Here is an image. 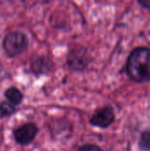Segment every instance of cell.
Instances as JSON below:
<instances>
[{
	"mask_svg": "<svg viewBox=\"0 0 150 151\" xmlns=\"http://www.w3.org/2000/svg\"><path fill=\"white\" fill-rule=\"evenodd\" d=\"M126 71L136 82L150 81V49L141 47L133 50L128 57Z\"/></svg>",
	"mask_w": 150,
	"mask_h": 151,
	"instance_id": "obj_1",
	"label": "cell"
},
{
	"mask_svg": "<svg viewBox=\"0 0 150 151\" xmlns=\"http://www.w3.org/2000/svg\"><path fill=\"white\" fill-rule=\"evenodd\" d=\"M29 41L26 34L21 31H12L6 34L2 46L9 58H16L23 54L28 48Z\"/></svg>",
	"mask_w": 150,
	"mask_h": 151,
	"instance_id": "obj_2",
	"label": "cell"
},
{
	"mask_svg": "<svg viewBox=\"0 0 150 151\" xmlns=\"http://www.w3.org/2000/svg\"><path fill=\"white\" fill-rule=\"evenodd\" d=\"M39 128L34 123H27L13 130L12 134L15 142L21 146L30 144L36 137Z\"/></svg>",
	"mask_w": 150,
	"mask_h": 151,
	"instance_id": "obj_3",
	"label": "cell"
},
{
	"mask_svg": "<svg viewBox=\"0 0 150 151\" xmlns=\"http://www.w3.org/2000/svg\"><path fill=\"white\" fill-rule=\"evenodd\" d=\"M88 63V56L87 50L82 47L73 48L70 50L67 58V64L69 67L75 71H81L85 69Z\"/></svg>",
	"mask_w": 150,
	"mask_h": 151,
	"instance_id": "obj_4",
	"label": "cell"
},
{
	"mask_svg": "<svg viewBox=\"0 0 150 151\" xmlns=\"http://www.w3.org/2000/svg\"><path fill=\"white\" fill-rule=\"evenodd\" d=\"M115 119L113 108L110 105L97 110L90 119V124L101 128L110 127Z\"/></svg>",
	"mask_w": 150,
	"mask_h": 151,
	"instance_id": "obj_5",
	"label": "cell"
},
{
	"mask_svg": "<svg viewBox=\"0 0 150 151\" xmlns=\"http://www.w3.org/2000/svg\"><path fill=\"white\" fill-rule=\"evenodd\" d=\"M30 70L37 76L45 74L50 70V61L44 56L35 57L30 62Z\"/></svg>",
	"mask_w": 150,
	"mask_h": 151,
	"instance_id": "obj_6",
	"label": "cell"
},
{
	"mask_svg": "<svg viewBox=\"0 0 150 151\" xmlns=\"http://www.w3.org/2000/svg\"><path fill=\"white\" fill-rule=\"evenodd\" d=\"M4 96L8 102H10L15 106L19 105L24 99V96L22 92L15 87H10L7 89H5Z\"/></svg>",
	"mask_w": 150,
	"mask_h": 151,
	"instance_id": "obj_7",
	"label": "cell"
},
{
	"mask_svg": "<svg viewBox=\"0 0 150 151\" xmlns=\"http://www.w3.org/2000/svg\"><path fill=\"white\" fill-rule=\"evenodd\" d=\"M15 112H16L15 105H13L8 101L0 102V118L11 116Z\"/></svg>",
	"mask_w": 150,
	"mask_h": 151,
	"instance_id": "obj_8",
	"label": "cell"
},
{
	"mask_svg": "<svg viewBox=\"0 0 150 151\" xmlns=\"http://www.w3.org/2000/svg\"><path fill=\"white\" fill-rule=\"evenodd\" d=\"M140 151H150V131H144L139 141Z\"/></svg>",
	"mask_w": 150,
	"mask_h": 151,
	"instance_id": "obj_9",
	"label": "cell"
},
{
	"mask_svg": "<svg viewBox=\"0 0 150 151\" xmlns=\"http://www.w3.org/2000/svg\"><path fill=\"white\" fill-rule=\"evenodd\" d=\"M78 151H103L102 148L95 144H86L81 146Z\"/></svg>",
	"mask_w": 150,
	"mask_h": 151,
	"instance_id": "obj_10",
	"label": "cell"
},
{
	"mask_svg": "<svg viewBox=\"0 0 150 151\" xmlns=\"http://www.w3.org/2000/svg\"><path fill=\"white\" fill-rule=\"evenodd\" d=\"M138 4H141L144 8L150 9V0H140L138 1Z\"/></svg>",
	"mask_w": 150,
	"mask_h": 151,
	"instance_id": "obj_11",
	"label": "cell"
}]
</instances>
